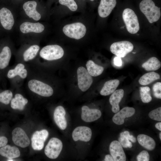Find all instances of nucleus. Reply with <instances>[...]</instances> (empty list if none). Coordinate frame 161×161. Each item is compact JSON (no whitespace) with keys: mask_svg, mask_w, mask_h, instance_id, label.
Instances as JSON below:
<instances>
[{"mask_svg":"<svg viewBox=\"0 0 161 161\" xmlns=\"http://www.w3.org/2000/svg\"><path fill=\"white\" fill-rule=\"evenodd\" d=\"M140 9L149 22L152 23L158 21L161 16L160 8L155 6L152 0H143L140 3Z\"/></svg>","mask_w":161,"mask_h":161,"instance_id":"1","label":"nucleus"},{"mask_svg":"<svg viewBox=\"0 0 161 161\" xmlns=\"http://www.w3.org/2000/svg\"><path fill=\"white\" fill-rule=\"evenodd\" d=\"M123 18L128 32L132 34L137 33L140 29L137 17L133 10L125 9L122 14Z\"/></svg>","mask_w":161,"mask_h":161,"instance_id":"2","label":"nucleus"},{"mask_svg":"<svg viewBox=\"0 0 161 161\" xmlns=\"http://www.w3.org/2000/svg\"><path fill=\"white\" fill-rule=\"evenodd\" d=\"M63 31L68 37L78 40L84 36L86 29L83 24L77 22L65 25L63 29Z\"/></svg>","mask_w":161,"mask_h":161,"instance_id":"3","label":"nucleus"},{"mask_svg":"<svg viewBox=\"0 0 161 161\" xmlns=\"http://www.w3.org/2000/svg\"><path fill=\"white\" fill-rule=\"evenodd\" d=\"M64 53V51L61 46L57 45H50L43 48L40 51V55L44 59L51 61L61 58Z\"/></svg>","mask_w":161,"mask_h":161,"instance_id":"4","label":"nucleus"},{"mask_svg":"<svg viewBox=\"0 0 161 161\" xmlns=\"http://www.w3.org/2000/svg\"><path fill=\"white\" fill-rule=\"evenodd\" d=\"M29 89L32 92L41 96L49 97L52 96L53 90L50 86L39 80L32 79L28 82Z\"/></svg>","mask_w":161,"mask_h":161,"instance_id":"5","label":"nucleus"},{"mask_svg":"<svg viewBox=\"0 0 161 161\" xmlns=\"http://www.w3.org/2000/svg\"><path fill=\"white\" fill-rule=\"evenodd\" d=\"M63 148L61 141L55 137L51 138L45 147L44 153L48 158L55 159L59 155Z\"/></svg>","mask_w":161,"mask_h":161,"instance_id":"6","label":"nucleus"},{"mask_svg":"<svg viewBox=\"0 0 161 161\" xmlns=\"http://www.w3.org/2000/svg\"><path fill=\"white\" fill-rule=\"evenodd\" d=\"M134 46L130 42L125 41L114 42L111 46V52L120 58L125 57L133 49Z\"/></svg>","mask_w":161,"mask_h":161,"instance_id":"7","label":"nucleus"},{"mask_svg":"<svg viewBox=\"0 0 161 161\" xmlns=\"http://www.w3.org/2000/svg\"><path fill=\"white\" fill-rule=\"evenodd\" d=\"M78 85L80 89L83 92L87 90L93 82L92 76L84 67H79L77 70Z\"/></svg>","mask_w":161,"mask_h":161,"instance_id":"8","label":"nucleus"},{"mask_svg":"<svg viewBox=\"0 0 161 161\" xmlns=\"http://www.w3.org/2000/svg\"><path fill=\"white\" fill-rule=\"evenodd\" d=\"M12 140L14 143L20 147L24 148L30 144V139L24 131L17 127L12 131Z\"/></svg>","mask_w":161,"mask_h":161,"instance_id":"9","label":"nucleus"},{"mask_svg":"<svg viewBox=\"0 0 161 161\" xmlns=\"http://www.w3.org/2000/svg\"><path fill=\"white\" fill-rule=\"evenodd\" d=\"M48 135V131L45 129L35 131L33 134L31 139L33 149L35 150H41L44 147V143Z\"/></svg>","mask_w":161,"mask_h":161,"instance_id":"10","label":"nucleus"},{"mask_svg":"<svg viewBox=\"0 0 161 161\" xmlns=\"http://www.w3.org/2000/svg\"><path fill=\"white\" fill-rule=\"evenodd\" d=\"M92 131L90 128L86 126H79L75 128L72 132V136L73 140H80L87 142L90 140Z\"/></svg>","mask_w":161,"mask_h":161,"instance_id":"11","label":"nucleus"},{"mask_svg":"<svg viewBox=\"0 0 161 161\" xmlns=\"http://www.w3.org/2000/svg\"><path fill=\"white\" fill-rule=\"evenodd\" d=\"M109 150L111 155L114 161H125L126 157L122 146L117 140H114L110 143Z\"/></svg>","mask_w":161,"mask_h":161,"instance_id":"12","label":"nucleus"},{"mask_svg":"<svg viewBox=\"0 0 161 161\" xmlns=\"http://www.w3.org/2000/svg\"><path fill=\"white\" fill-rule=\"evenodd\" d=\"M81 110V119L86 122L95 121L100 118L101 116V112L99 110L96 109H90L86 106L82 107Z\"/></svg>","mask_w":161,"mask_h":161,"instance_id":"13","label":"nucleus"},{"mask_svg":"<svg viewBox=\"0 0 161 161\" xmlns=\"http://www.w3.org/2000/svg\"><path fill=\"white\" fill-rule=\"evenodd\" d=\"M0 21L4 29L8 30L12 29L15 21L13 16L9 10L3 7L0 10Z\"/></svg>","mask_w":161,"mask_h":161,"instance_id":"14","label":"nucleus"},{"mask_svg":"<svg viewBox=\"0 0 161 161\" xmlns=\"http://www.w3.org/2000/svg\"><path fill=\"white\" fill-rule=\"evenodd\" d=\"M135 112V110L133 108L125 107L114 115L112 117V121L117 125H122L124 123L125 118L132 116Z\"/></svg>","mask_w":161,"mask_h":161,"instance_id":"15","label":"nucleus"},{"mask_svg":"<svg viewBox=\"0 0 161 161\" xmlns=\"http://www.w3.org/2000/svg\"><path fill=\"white\" fill-rule=\"evenodd\" d=\"M116 3V0H101L98 8L99 16L102 18L109 16L115 7Z\"/></svg>","mask_w":161,"mask_h":161,"instance_id":"16","label":"nucleus"},{"mask_svg":"<svg viewBox=\"0 0 161 161\" xmlns=\"http://www.w3.org/2000/svg\"><path fill=\"white\" fill-rule=\"evenodd\" d=\"M66 114L64 109L61 106L56 108L53 114V118L55 123L62 130H65L67 127V121L65 117Z\"/></svg>","mask_w":161,"mask_h":161,"instance_id":"17","label":"nucleus"},{"mask_svg":"<svg viewBox=\"0 0 161 161\" xmlns=\"http://www.w3.org/2000/svg\"><path fill=\"white\" fill-rule=\"evenodd\" d=\"M44 29V25L39 22H25L21 24L20 26V31L24 34L30 32L40 33L42 32Z\"/></svg>","mask_w":161,"mask_h":161,"instance_id":"18","label":"nucleus"},{"mask_svg":"<svg viewBox=\"0 0 161 161\" xmlns=\"http://www.w3.org/2000/svg\"><path fill=\"white\" fill-rule=\"evenodd\" d=\"M37 5V3L35 1H28L24 3L23 7L25 13L29 18L37 21L40 20L41 16L36 10Z\"/></svg>","mask_w":161,"mask_h":161,"instance_id":"19","label":"nucleus"},{"mask_svg":"<svg viewBox=\"0 0 161 161\" xmlns=\"http://www.w3.org/2000/svg\"><path fill=\"white\" fill-rule=\"evenodd\" d=\"M124 92L123 89H120L115 91L110 96L109 102L112 106V110L114 113L119 111V103L124 96Z\"/></svg>","mask_w":161,"mask_h":161,"instance_id":"20","label":"nucleus"},{"mask_svg":"<svg viewBox=\"0 0 161 161\" xmlns=\"http://www.w3.org/2000/svg\"><path fill=\"white\" fill-rule=\"evenodd\" d=\"M0 154L8 159H10L19 157L20 153L17 147L6 145L0 148Z\"/></svg>","mask_w":161,"mask_h":161,"instance_id":"21","label":"nucleus"},{"mask_svg":"<svg viewBox=\"0 0 161 161\" xmlns=\"http://www.w3.org/2000/svg\"><path fill=\"white\" fill-rule=\"evenodd\" d=\"M120 84V81L117 79H114L106 82L100 91L101 95H108L112 94Z\"/></svg>","mask_w":161,"mask_h":161,"instance_id":"22","label":"nucleus"},{"mask_svg":"<svg viewBox=\"0 0 161 161\" xmlns=\"http://www.w3.org/2000/svg\"><path fill=\"white\" fill-rule=\"evenodd\" d=\"M138 142L142 146L149 150H152L155 148L156 143L153 138L146 135L141 134L137 137Z\"/></svg>","mask_w":161,"mask_h":161,"instance_id":"23","label":"nucleus"},{"mask_svg":"<svg viewBox=\"0 0 161 161\" xmlns=\"http://www.w3.org/2000/svg\"><path fill=\"white\" fill-rule=\"evenodd\" d=\"M28 103L27 100L19 94H16L11 101V106L13 109L23 110Z\"/></svg>","mask_w":161,"mask_h":161,"instance_id":"24","label":"nucleus"},{"mask_svg":"<svg viewBox=\"0 0 161 161\" xmlns=\"http://www.w3.org/2000/svg\"><path fill=\"white\" fill-rule=\"evenodd\" d=\"M11 55V51L10 48L7 46L4 47L0 53V69H4L7 66Z\"/></svg>","mask_w":161,"mask_h":161,"instance_id":"25","label":"nucleus"},{"mask_svg":"<svg viewBox=\"0 0 161 161\" xmlns=\"http://www.w3.org/2000/svg\"><path fill=\"white\" fill-rule=\"evenodd\" d=\"M86 66L88 72L91 76L93 77L100 75L104 70L103 67L95 64L91 60L87 61Z\"/></svg>","mask_w":161,"mask_h":161,"instance_id":"26","label":"nucleus"},{"mask_svg":"<svg viewBox=\"0 0 161 161\" xmlns=\"http://www.w3.org/2000/svg\"><path fill=\"white\" fill-rule=\"evenodd\" d=\"M160 77V75L158 73L151 72L145 73L140 78L139 82L142 85H146L159 79Z\"/></svg>","mask_w":161,"mask_h":161,"instance_id":"27","label":"nucleus"},{"mask_svg":"<svg viewBox=\"0 0 161 161\" xmlns=\"http://www.w3.org/2000/svg\"><path fill=\"white\" fill-rule=\"evenodd\" d=\"M161 66L160 62L154 57L150 58L142 65V67L148 71L156 70L159 69Z\"/></svg>","mask_w":161,"mask_h":161,"instance_id":"28","label":"nucleus"},{"mask_svg":"<svg viewBox=\"0 0 161 161\" xmlns=\"http://www.w3.org/2000/svg\"><path fill=\"white\" fill-rule=\"evenodd\" d=\"M39 49V47L37 45L30 46L24 53L23 56L24 60L25 61H28L33 59L36 55Z\"/></svg>","mask_w":161,"mask_h":161,"instance_id":"29","label":"nucleus"},{"mask_svg":"<svg viewBox=\"0 0 161 161\" xmlns=\"http://www.w3.org/2000/svg\"><path fill=\"white\" fill-rule=\"evenodd\" d=\"M150 88L148 86L140 87V95L141 100L143 103H148L151 100L152 98L150 93Z\"/></svg>","mask_w":161,"mask_h":161,"instance_id":"30","label":"nucleus"},{"mask_svg":"<svg viewBox=\"0 0 161 161\" xmlns=\"http://www.w3.org/2000/svg\"><path fill=\"white\" fill-rule=\"evenodd\" d=\"M13 93L10 90H6L0 93V102L8 104L12 99Z\"/></svg>","mask_w":161,"mask_h":161,"instance_id":"31","label":"nucleus"},{"mask_svg":"<svg viewBox=\"0 0 161 161\" xmlns=\"http://www.w3.org/2000/svg\"><path fill=\"white\" fill-rule=\"evenodd\" d=\"M24 65L21 63L18 64L14 69L9 70L7 74V77L9 78H13L18 75L21 71L24 69Z\"/></svg>","mask_w":161,"mask_h":161,"instance_id":"32","label":"nucleus"},{"mask_svg":"<svg viewBox=\"0 0 161 161\" xmlns=\"http://www.w3.org/2000/svg\"><path fill=\"white\" fill-rule=\"evenodd\" d=\"M59 3L67 7L70 10L75 11L78 8V5L74 0H59Z\"/></svg>","mask_w":161,"mask_h":161,"instance_id":"33","label":"nucleus"},{"mask_svg":"<svg viewBox=\"0 0 161 161\" xmlns=\"http://www.w3.org/2000/svg\"><path fill=\"white\" fill-rule=\"evenodd\" d=\"M150 118L153 120L161 121V107H159L151 111L148 114Z\"/></svg>","mask_w":161,"mask_h":161,"instance_id":"34","label":"nucleus"},{"mask_svg":"<svg viewBox=\"0 0 161 161\" xmlns=\"http://www.w3.org/2000/svg\"><path fill=\"white\" fill-rule=\"evenodd\" d=\"M154 95L155 97L161 98V83L158 82L154 84L152 87Z\"/></svg>","mask_w":161,"mask_h":161,"instance_id":"35","label":"nucleus"},{"mask_svg":"<svg viewBox=\"0 0 161 161\" xmlns=\"http://www.w3.org/2000/svg\"><path fill=\"white\" fill-rule=\"evenodd\" d=\"M149 155L148 151L143 150L137 155V159L138 161H148L149 160Z\"/></svg>","mask_w":161,"mask_h":161,"instance_id":"36","label":"nucleus"},{"mask_svg":"<svg viewBox=\"0 0 161 161\" xmlns=\"http://www.w3.org/2000/svg\"><path fill=\"white\" fill-rule=\"evenodd\" d=\"M118 140L122 146L124 148H131L132 146V143L129 140L124 137H120Z\"/></svg>","mask_w":161,"mask_h":161,"instance_id":"37","label":"nucleus"},{"mask_svg":"<svg viewBox=\"0 0 161 161\" xmlns=\"http://www.w3.org/2000/svg\"><path fill=\"white\" fill-rule=\"evenodd\" d=\"M120 137H125L133 143H135L136 141V138L132 135H130L129 132L128 131H125L121 133Z\"/></svg>","mask_w":161,"mask_h":161,"instance_id":"38","label":"nucleus"},{"mask_svg":"<svg viewBox=\"0 0 161 161\" xmlns=\"http://www.w3.org/2000/svg\"><path fill=\"white\" fill-rule=\"evenodd\" d=\"M113 62L114 65L117 67L121 66L122 65V61L121 58L117 56L114 58Z\"/></svg>","mask_w":161,"mask_h":161,"instance_id":"39","label":"nucleus"},{"mask_svg":"<svg viewBox=\"0 0 161 161\" xmlns=\"http://www.w3.org/2000/svg\"><path fill=\"white\" fill-rule=\"evenodd\" d=\"M8 142L7 138L4 136L0 137V148L6 145Z\"/></svg>","mask_w":161,"mask_h":161,"instance_id":"40","label":"nucleus"},{"mask_svg":"<svg viewBox=\"0 0 161 161\" xmlns=\"http://www.w3.org/2000/svg\"><path fill=\"white\" fill-rule=\"evenodd\" d=\"M27 70L24 69L21 71L18 75L22 78L24 79L27 77Z\"/></svg>","mask_w":161,"mask_h":161,"instance_id":"41","label":"nucleus"},{"mask_svg":"<svg viewBox=\"0 0 161 161\" xmlns=\"http://www.w3.org/2000/svg\"><path fill=\"white\" fill-rule=\"evenodd\" d=\"M105 161H114V160L112 156L110 154L106 155L104 159Z\"/></svg>","mask_w":161,"mask_h":161,"instance_id":"42","label":"nucleus"},{"mask_svg":"<svg viewBox=\"0 0 161 161\" xmlns=\"http://www.w3.org/2000/svg\"><path fill=\"white\" fill-rule=\"evenodd\" d=\"M155 127L157 129L160 131H161V123L159 122L156 123Z\"/></svg>","mask_w":161,"mask_h":161,"instance_id":"43","label":"nucleus"},{"mask_svg":"<svg viewBox=\"0 0 161 161\" xmlns=\"http://www.w3.org/2000/svg\"><path fill=\"white\" fill-rule=\"evenodd\" d=\"M7 161H14L12 159H8Z\"/></svg>","mask_w":161,"mask_h":161,"instance_id":"44","label":"nucleus"},{"mask_svg":"<svg viewBox=\"0 0 161 161\" xmlns=\"http://www.w3.org/2000/svg\"><path fill=\"white\" fill-rule=\"evenodd\" d=\"M159 137L160 140H161V133L160 132L159 134Z\"/></svg>","mask_w":161,"mask_h":161,"instance_id":"45","label":"nucleus"},{"mask_svg":"<svg viewBox=\"0 0 161 161\" xmlns=\"http://www.w3.org/2000/svg\"><path fill=\"white\" fill-rule=\"evenodd\" d=\"M90 1H94V0H90Z\"/></svg>","mask_w":161,"mask_h":161,"instance_id":"46","label":"nucleus"},{"mask_svg":"<svg viewBox=\"0 0 161 161\" xmlns=\"http://www.w3.org/2000/svg\"></svg>","mask_w":161,"mask_h":161,"instance_id":"47","label":"nucleus"}]
</instances>
